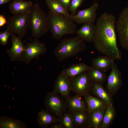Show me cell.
<instances>
[{"label":"cell","mask_w":128,"mask_h":128,"mask_svg":"<svg viewBox=\"0 0 128 128\" xmlns=\"http://www.w3.org/2000/svg\"><path fill=\"white\" fill-rule=\"evenodd\" d=\"M13 34L9 31L6 30L0 33V45L5 46L6 45L8 41L9 37Z\"/></svg>","instance_id":"obj_30"},{"label":"cell","mask_w":128,"mask_h":128,"mask_svg":"<svg viewBox=\"0 0 128 128\" xmlns=\"http://www.w3.org/2000/svg\"><path fill=\"white\" fill-rule=\"evenodd\" d=\"M53 91L48 93L45 99V105L47 110L61 118L65 112L64 101Z\"/></svg>","instance_id":"obj_9"},{"label":"cell","mask_w":128,"mask_h":128,"mask_svg":"<svg viewBox=\"0 0 128 128\" xmlns=\"http://www.w3.org/2000/svg\"><path fill=\"white\" fill-rule=\"evenodd\" d=\"M50 10L57 14L70 16L68 9L66 8L59 0H46Z\"/></svg>","instance_id":"obj_23"},{"label":"cell","mask_w":128,"mask_h":128,"mask_svg":"<svg viewBox=\"0 0 128 128\" xmlns=\"http://www.w3.org/2000/svg\"><path fill=\"white\" fill-rule=\"evenodd\" d=\"M107 106V105L89 113V125L90 126L95 128L101 127Z\"/></svg>","instance_id":"obj_19"},{"label":"cell","mask_w":128,"mask_h":128,"mask_svg":"<svg viewBox=\"0 0 128 128\" xmlns=\"http://www.w3.org/2000/svg\"><path fill=\"white\" fill-rule=\"evenodd\" d=\"M85 41L78 35L63 39L54 49L53 53L58 60L62 61L84 51Z\"/></svg>","instance_id":"obj_3"},{"label":"cell","mask_w":128,"mask_h":128,"mask_svg":"<svg viewBox=\"0 0 128 128\" xmlns=\"http://www.w3.org/2000/svg\"><path fill=\"white\" fill-rule=\"evenodd\" d=\"M37 120L39 125L42 128H46L52 124L60 122V119L47 110H42L38 113Z\"/></svg>","instance_id":"obj_15"},{"label":"cell","mask_w":128,"mask_h":128,"mask_svg":"<svg viewBox=\"0 0 128 128\" xmlns=\"http://www.w3.org/2000/svg\"><path fill=\"white\" fill-rule=\"evenodd\" d=\"M53 91L66 97L70 91V78L62 70L59 73L54 83Z\"/></svg>","instance_id":"obj_12"},{"label":"cell","mask_w":128,"mask_h":128,"mask_svg":"<svg viewBox=\"0 0 128 128\" xmlns=\"http://www.w3.org/2000/svg\"><path fill=\"white\" fill-rule=\"evenodd\" d=\"M87 72L93 82L101 84L106 79V75L105 72L92 66L91 67Z\"/></svg>","instance_id":"obj_26"},{"label":"cell","mask_w":128,"mask_h":128,"mask_svg":"<svg viewBox=\"0 0 128 128\" xmlns=\"http://www.w3.org/2000/svg\"></svg>","instance_id":"obj_36"},{"label":"cell","mask_w":128,"mask_h":128,"mask_svg":"<svg viewBox=\"0 0 128 128\" xmlns=\"http://www.w3.org/2000/svg\"><path fill=\"white\" fill-rule=\"evenodd\" d=\"M70 78V91L80 96L89 94L93 82L90 77L87 71Z\"/></svg>","instance_id":"obj_6"},{"label":"cell","mask_w":128,"mask_h":128,"mask_svg":"<svg viewBox=\"0 0 128 128\" xmlns=\"http://www.w3.org/2000/svg\"><path fill=\"white\" fill-rule=\"evenodd\" d=\"M11 36L12 46L10 49L7 50V53L12 61H21L24 46L21 41V38L13 34Z\"/></svg>","instance_id":"obj_11"},{"label":"cell","mask_w":128,"mask_h":128,"mask_svg":"<svg viewBox=\"0 0 128 128\" xmlns=\"http://www.w3.org/2000/svg\"><path fill=\"white\" fill-rule=\"evenodd\" d=\"M50 128H64V127L60 123H57L53 124L50 127Z\"/></svg>","instance_id":"obj_33"},{"label":"cell","mask_w":128,"mask_h":128,"mask_svg":"<svg viewBox=\"0 0 128 128\" xmlns=\"http://www.w3.org/2000/svg\"><path fill=\"white\" fill-rule=\"evenodd\" d=\"M91 67L83 63L73 64L63 71L69 78L75 77L82 73L88 71Z\"/></svg>","instance_id":"obj_20"},{"label":"cell","mask_w":128,"mask_h":128,"mask_svg":"<svg viewBox=\"0 0 128 128\" xmlns=\"http://www.w3.org/2000/svg\"><path fill=\"white\" fill-rule=\"evenodd\" d=\"M116 18L112 14L104 12L98 18L93 41L96 49L100 53L114 60L122 58L117 44Z\"/></svg>","instance_id":"obj_1"},{"label":"cell","mask_w":128,"mask_h":128,"mask_svg":"<svg viewBox=\"0 0 128 128\" xmlns=\"http://www.w3.org/2000/svg\"><path fill=\"white\" fill-rule=\"evenodd\" d=\"M29 13L13 15L8 20L6 29L12 34H17L22 38L29 28Z\"/></svg>","instance_id":"obj_5"},{"label":"cell","mask_w":128,"mask_h":128,"mask_svg":"<svg viewBox=\"0 0 128 128\" xmlns=\"http://www.w3.org/2000/svg\"><path fill=\"white\" fill-rule=\"evenodd\" d=\"M97 2H94L89 7L80 10L74 16L71 15L73 20L78 24L93 23L96 16V11L99 7Z\"/></svg>","instance_id":"obj_10"},{"label":"cell","mask_w":128,"mask_h":128,"mask_svg":"<svg viewBox=\"0 0 128 128\" xmlns=\"http://www.w3.org/2000/svg\"><path fill=\"white\" fill-rule=\"evenodd\" d=\"M111 69L108 78L107 86L110 91L114 92L119 89L121 86V73L114 62Z\"/></svg>","instance_id":"obj_13"},{"label":"cell","mask_w":128,"mask_h":128,"mask_svg":"<svg viewBox=\"0 0 128 128\" xmlns=\"http://www.w3.org/2000/svg\"><path fill=\"white\" fill-rule=\"evenodd\" d=\"M92 87L94 93L107 105L112 103L111 97L101 84L93 82Z\"/></svg>","instance_id":"obj_24"},{"label":"cell","mask_w":128,"mask_h":128,"mask_svg":"<svg viewBox=\"0 0 128 128\" xmlns=\"http://www.w3.org/2000/svg\"><path fill=\"white\" fill-rule=\"evenodd\" d=\"M29 28L35 38L41 37L50 29V25L47 15L36 3L33 5L29 14Z\"/></svg>","instance_id":"obj_4"},{"label":"cell","mask_w":128,"mask_h":128,"mask_svg":"<svg viewBox=\"0 0 128 128\" xmlns=\"http://www.w3.org/2000/svg\"><path fill=\"white\" fill-rule=\"evenodd\" d=\"M47 14L49 30L54 38L59 39L65 35L73 34L76 32V25L71 16L56 14L50 10Z\"/></svg>","instance_id":"obj_2"},{"label":"cell","mask_w":128,"mask_h":128,"mask_svg":"<svg viewBox=\"0 0 128 128\" xmlns=\"http://www.w3.org/2000/svg\"><path fill=\"white\" fill-rule=\"evenodd\" d=\"M86 112V110L71 113L73 119L74 127H82L87 121L89 123V116Z\"/></svg>","instance_id":"obj_25"},{"label":"cell","mask_w":128,"mask_h":128,"mask_svg":"<svg viewBox=\"0 0 128 128\" xmlns=\"http://www.w3.org/2000/svg\"><path fill=\"white\" fill-rule=\"evenodd\" d=\"M17 0V1H23V0Z\"/></svg>","instance_id":"obj_35"},{"label":"cell","mask_w":128,"mask_h":128,"mask_svg":"<svg viewBox=\"0 0 128 128\" xmlns=\"http://www.w3.org/2000/svg\"><path fill=\"white\" fill-rule=\"evenodd\" d=\"M63 5L68 9L71 0H59Z\"/></svg>","instance_id":"obj_32"},{"label":"cell","mask_w":128,"mask_h":128,"mask_svg":"<svg viewBox=\"0 0 128 128\" xmlns=\"http://www.w3.org/2000/svg\"><path fill=\"white\" fill-rule=\"evenodd\" d=\"M12 0H0V5H2L7 3Z\"/></svg>","instance_id":"obj_34"},{"label":"cell","mask_w":128,"mask_h":128,"mask_svg":"<svg viewBox=\"0 0 128 128\" xmlns=\"http://www.w3.org/2000/svg\"><path fill=\"white\" fill-rule=\"evenodd\" d=\"M60 123L64 128H73L74 127L73 116L71 113L65 112L60 119Z\"/></svg>","instance_id":"obj_28"},{"label":"cell","mask_w":128,"mask_h":128,"mask_svg":"<svg viewBox=\"0 0 128 128\" xmlns=\"http://www.w3.org/2000/svg\"><path fill=\"white\" fill-rule=\"evenodd\" d=\"M115 113L112 103L107 104L101 128H107L109 127L114 118Z\"/></svg>","instance_id":"obj_27"},{"label":"cell","mask_w":128,"mask_h":128,"mask_svg":"<svg viewBox=\"0 0 128 128\" xmlns=\"http://www.w3.org/2000/svg\"><path fill=\"white\" fill-rule=\"evenodd\" d=\"M27 128L26 123L20 120L5 116L0 118V128Z\"/></svg>","instance_id":"obj_21"},{"label":"cell","mask_w":128,"mask_h":128,"mask_svg":"<svg viewBox=\"0 0 128 128\" xmlns=\"http://www.w3.org/2000/svg\"><path fill=\"white\" fill-rule=\"evenodd\" d=\"M116 28L121 46L128 50V6L121 13L116 22Z\"/></svg>","instance_id":"obj_8"},{"label":"cell","mask_w":128,"mask_h":128,"mask_svg":"<svg viewBox=\"0 0 128 128\" xmlns=\"http://www.w3.org/2000/svg\"><path fill=\"white\" fill-rule=\"evenodd\" d=\"M85 0H71L68 8L71 13V15L74 16L76 14L77 10Z\"/></svg>","instance_id":"obj_29"},{"label":"cell","mask_w":128,"mask_h":128,"mask_svg":"<svg viewBox=\"0 0 128 128\" xmlns=\"http://www.w3.org/2000/svg\"><path fill=\"white\" fill-rule=\"evenodd\" d=\"M84 96L87 106V111L89 113L107 105L101 100L94 97L89 93Z\"/></svg>","instance_id":"obj_22"},{"label":"cell","mask_w":128,"mask_h":128,"mask_svg":"<svg viewBox=\"0 0 128 128\" xmlns=\"http://www.w3.org/2000/svg\"><path fill=\"white\" fill-rule=\"evenodd\" d=\"M7 23L6 18L2 15H0V27L3 26L5 24Z\"/></svg>","instance_id":"obj_31"},{"label":"cell","mask_w":128,"mask_h":128,"mask_svg":"<svg viewBox=\"0 0 128 128\" xmlns=\"http://www.w3.org/2000/svg\"><path fill=\"white\" fill-rule=\"evenodd\" d=\"M80 96L76 95L73 97L68 96L65 97V107L68 109L69 112L73 113L86 110L85 103Z\"/></svg>","instance_id":"obj_16"},{"label":"cell","mask_w":128,"mask_h":128,"mask_svg":"<svg viewBox=\"0 0 128 128\" xmlns=\"http://www.w3.org/2000/svg\"><path fill=\"white\" fill-rule=\"evenodd\" d=\"M33 5L31 1H19L14 0L9 5V9L13 15L30 13Z\"/></svg>","instance_id":"obj_14"},{"label":"cell","mask_w":128,"mask_h":128,"mask_svg":"<svg viewBox=\"0 0 128 128\" xmlns=\"http://www.w3.org/2000/svg\"><path fill=\"white\" fill-rule=\"evenodd\" d=\"M46 51L45 44L35 38L32 42L27 43L24 46L21 61L28 64L33 59H39L40 56L45 54Z\"/></svg>","instance_id":"obj_7"},{"label":"cell","mask_w":128,"mask_h":128,"mask_svg":"<svg viewBox=\"0 0 128 128\" xmlns=\"http://www.w3.org/2000/svg\"><path fill=\"white\" fill-rule=\"evenodd\" d=\"M114 60L109 56H100L91 61L92 66L105 72L111 69Z\"/></svg>","instance_id":"obj_18"},{"label":"cell","mask_w":128,"mask_h":128,"mask_svg":"<svg viewBox=\"0 0 128 128\" xmlns=\"http://www.w3.org/2000/svg\"><path fill=\"white\" fill-rule=\"evenodd\" d=\"M96 31V25L93 23H86L76 30V33L85 41L91 42L93 41Z\"/></svg>","instance_id":"obj_17"}]
</instances>
